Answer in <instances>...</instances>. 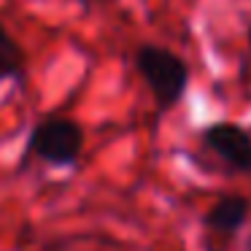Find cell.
<instances>
[{"instance_id":"obj_1","label":"cell","mask_w":251,"mask_h":251,"mask_svg":"<svg viewBox=\"0 0 251 251\" xmlns=\"http://www.w3.org/2000/svg\"><path fill=\"white\" fill-rule=\"evenodd\" d=\"M84 149V130L65 116H46L33 127L27 138V154L49 165H71Z\"/></svg>"},{"instance_id":"obj_4","label":"cell","mask_w":251,"mask_h":251,"mask_svg":"<svg viewBox=\"0 0 251 251\" xmlns=\"http://www.w3.org/2000/svg\"><path fill=\"white\" fill-rule=\"evenodd\" d=\"M25 71V49L6 25H0V81L17 78Z\"/></svg>"},{"instance_id":"obj_5","label":"cell","mask_w":251,"mask_h":251,"mask_svg":"<svg viewBox=\"0 0 251 251\" xmlns=\"http://www.w3.org/2000/svg\"><path fill=\"white\" fill-rule=\"evenodd\" d=\"M246 213H249V202L243 197H227L213 208V213L208 216V224L219 232H232L246 222Z\"/></svg>"},{"instance_id":"obj_2","label":"cell","mask_w":251,"mask_h":251,"mask_svg":"<svg viewBox=\"0 0 251 251\" xmlns=\"http://www.w3.org/2000/svg\"><path fill=\"white\" fill-rule=\"evenodd\" d=\"M135 65L151 87L159 105H173L186 87V65L176 54L159 46H143L135 54Z\"/></svg>"},{"instance_id":"obj_3","label":"cell","mask_w":251,"mask_h":251,"mask_svg":"<svg viewBox=\"0 0 251 251\" xmlns=\"http://www.w3.org/2000/svg\"><path fill=\"white\" fill-rule=\"evenodd\" d=\"M205 141L222 159L240 170H251V138L240 127L216 125L205 132Z\"/></svg>"}]
</instances>
